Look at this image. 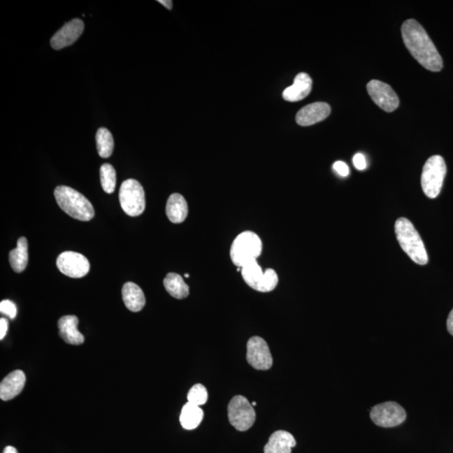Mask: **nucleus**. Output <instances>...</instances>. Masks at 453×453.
Here are the masks:
<instances>
[{"instance_id": "cd10ccee", "label": "nucleus", "mask_w": 453, "mask_h": 453, "mask_svg": "<svg viewBox=\"0 0 453 453\" xmlns=\"http://www.w3.org/2000/svg\"><path fill=\"white\" fill-rule=\"evenodd\" d=\"M333 169L337 173L343 178L350 175V167L343 161H336L333 164Z\"/></svg>"}, {"instance_id": "aec40b11", "label": "nucleus", "mask_w": 453, "mask_h": 453, "mask_svg": "<svg viewBox=\"0 0 453 453\" xmlns=\"http://www.w3.org/2000/svg\"><path fill=\"white\" fill-rule=\"evenodd\" d=\"M166 212L168 218L173 224H180L184 222L188 214L186 199L179 193L171 195L167 201Z\"/></svg>"}, {"instance_id": "5701e85b", "label": "nucleus", "mask_w": 453, "mask_h": 453, "mask_svg": "<svg viewBox=\"0 0 453 453\" xmlns=\"http://www.w3.org/2000/svg\"><path fill=\"white\" fill-rule=\"evenodd\" d=\"M164 287L171 296L182 300L189 295V287L182 276L175 273H169L164 279Z\"/></svg>"}, {"instance_id": "7c9ffc66", "label": "nucleus", "mask_w": 453, "mask_h": 453, "mask_svg": "<svg viewBox=\"0 0 453 453\" xmlns=\"http://www.w3.org/2000/svg\"><path fill=\"white\" fill-rule=\"evenodd\" d=\"M447 326L449 333L453 336V309L452 310L450 314H449L447 322Z\"/></svg>"}, {"instance_id": "f3484780", "label": "nucleus", "mask_w": 453, "mask_h": 453, "mask_svg": "<svg viewBox=\"0 0 453 453\" xmlns=\"http://www.w3.org/2000/svg\"><path fill=\"white\" fill-rule=\"evenodd\" d=\"M78 318L73 315L64 316L58 322L59 334L66 343L80 345L84 343V336L78 329Z\"/></svg>"}, {"instance_id": "393cba45", "label": "nucleus", "mask_w": 453, "mask_h": 453, "mask_svg": "<svg viewBox=\"0 0 453 453\" xmlns=\"http://www.w3.org/2000/svg\"><path fill=\"white\" fill-rule=\"evenodd\" d=\"M100 180L103 191L111 194L116 187V171L110 164H103L100 167Z\"/></svg>"}, {"instance_id": "ddd939ff", "label": "nucleus", "mask_w": 453, "mask_h": 453, "mask_svg": "<svg viewBox=\"0 0 453 453\" xmlns=\"http://www.w3.org/2000/svg\"><path fill=\"white\" fill-rule=\"evenodd\" d=\"M84 31V23L82 20L74 19L57 31L50 39V45L55 50L67 48L79 39Z\"/></svg>"}, {"instance_id": "1a4fd4ad", "label": "nucleus", "mask_w": 453, "mask_h": 453, "mask_svg": "<svg viewBox=\"0 0 453 453\" xmlns=\"http://www.w3.org/2000/svg\"><path fill=\"white\" fill-rule=\"evenodd\" d=\"M404 408L396 402L388 401L373 406L371 418L376 426L384 428L396 427L405 421Z\"/></svg>"}, {"instance_id": "4be33fe9", "label": "nucleus", "mask_w": 453, "mask_h": 453, "mask_svg": "<svg viewBox=\"0 0 453 453\" xmlns=\"http://www.w3.org/2000/svg\"><path fill=\"white\" fill-rule=\"evenodd\" d=\"M203 417V410L200 408V406L188 402L183 406L182 412H180V425L182 426L184 429L194 430L200 425Z\"/></svg>"}, {"instance_id": "f03ea898", "label": "nucleus", "mask_w": 453, "mask_h": 453, "mask_svg": "<svg viewBox=\"0 0 453 453\" xmlns=\"http://www.w3.org/2000/svg\"><path fill=\"white\" fill-rule=\"evenodd\" d=\"M54 195L59 207L70 217L84 222L94 218L95 211L90 201L73 188L59 186L55 189Z\"/></svg>"}, {"instance_id": "c756f323", "label": "nucleus", "mask_w": 453, "mask_h": 453, "mask_svg": "<svg viewBox=\"0 0 453 453\" xmlns=\"http://www.w3.org/2000/svg\"><path fill=\"white\" fill-rule=\"evenodd\" d=\"M8 327V322L6 318L0 319V339L6 337Z\"/></svg>"}, {"instance_id": "2eb2a0df", "label": "nucleus", "mask_w": 453, "mask_h": 453, "mask_svg": "<svg viewBox=\"0 0 453 453\" xmlns=\"http://www.w3.org/2000/svg\"><path fill=\"white\" fill-rule=\"evenodd\" d=\"M312 88V80L308 74L301 73L296 76L292 86L285 88L283 99L288 102H298L310 94Z\"/></svg>"}, {"instance_id": "a211bd4d", "label": "nucleus", "mask_w": 453, "mask_h": 453, "mask_svg": "<svg viewBox=\"0 0 453 453\" xmlns=\"http://www.w3.org/2000/svg\"><path fill=\"white\" fill-rule=\"evenodd\" d=\"M296 445V440L289 432L277 431L268 439L264 453H291Z\"/></svg>"}, {"instance_id": "7ed1b4c3", "label": "nucleus", "mask_w": 453, "mask_h": 453, "mask_svg": "<svg viewBox=\"0 0 453 453\" xmlns=\"http://www.w3.org/2000/svg\"><path fill=\"white\" fill-rule=\"evenodd\" d=\"M394 229L401 249L415 263L425 266L428 262L427 252L421 236L411 222L405 217L398 218Z\"/></svg>"}, {"instance_id": "72a5a7b5", "label": "nucleus", "mask_w": 453, "mask_h": 453, "mask_svg": "<svg viewBox=\"0 0 453 453\" xmlns=\"http://www.w3.org/2000/svg\"><path fill=\"white\" fill-rule=\"evenodd\" d=\"M256 405V402H254L253 404H252V406H255Z\"/></svg>"}, {"instance_id": "f704fd0d", "label": "nucleus", "mask_w": 453, "mask_h": 453, "mask_svg": "<svg viewBox=\"0 0 453 453\" xmlns=\"http://www.w3.org/2000/svg\"><path fill=\"white\" fill-rule=\"evenodd\" d=\"M185 277H187V278H188L189 275H188V274H186V275H185Z\"/></svg>"}, {"instance_id": "9b49d317", "label": "nucleus", "mask_w": 453, "mask_h": 453, "mask_svg": "<svg viewBox=\"0 0 453 453\" xmlns=\"http://www.w3.org/2000/svg\"><path fill=\"white\" fill-rule=\"evenodd\" d=\"M367 90L373 102L385 112L391 113L398 107L400 100L393 88L383 82L372 80Z\"/></svg>"}, {"instance_id": "6e6552de", "label": "nucleus", "mask_w": 453, "mask_h": 453, "mask_svg": "<svg viewBox=\"0 0 453 453\" xmlns=\"http://www.w3.org/2000/svg\"><path fill=\"white\" fill-rule=\"evenodd\" d=\"M231 425L239 431H245L253 426L256 414L254 407L245 396H234L228 406Z\"/></svg>"}, {"instance_id": "dca6fc26", "label": "nucleus", "mask_w": 453, "mask_h": 453, "mask_svg": "<svg viewBox=\"0 0 453 453\" xmlns=\"http://www.w3.org/2000/svg\"><path fill=\"white\" fill-rule=\"evenodd\" d=\"M25 375L23 371H15L4 378L0 384V398L3 401H10L22 391L25 384Z\"/></svg>"}, {"instance_id": "4468645a", "label": "nucleus", "mask_w": 453, "mask_h": 453, "mask_svg": "<svg viewBox=\"0 0 453 453\" xmlns=\"http://www.w3.org/2000/svg\"><path fill=\"white\" fill-rule=\"evenodd\" d=\"M331 108L326 103H314L306 105L297 113L296 123L301 126H310L323 121L330 115Z\"/></svg>"}, {"instance_id": "0eeeda50", "label": "nucleus", "mask_w": 453, "mask_h": 453, "mask_svg": "<svg viewBox=\"0 0 453 453\" xmlns=\"http://www.w3.org/2000/svg\"><path fill=\"white\" fill-rule=\"evenodd\" d=\"M243 280L252 289L259 292H270L275 289L278 284V275L273 268H268L263 272L257 260L245 264L241 268Z\"/></svg>"}, {"instance_id": "6ab92c4d", "label": "nucleus", "mask_w": 453, "mask_h": 453, "mask_svg": "<svg viewBox=\"0 0 453 453\" xmlns=\"http://www.w3.org/2000/svg\"><path fill=\"white\" fill-rule=\"evenodd\" d=\"M124 303L133 312H140L145 305V296L142 289L133 282H127L122 289Z\"/></svg>"}, {"instance_id": "412c9836", "label": "nucleus", "mask_w": 453, "mask_h": 453, "mask_svg": "<svg viewBox=\"0 0 453 453\" xmlns=\"http://www.w3.org/2000/svg\"><path fill=\"white\" fill-rule=\"evenodd\" d=\"M29 261L28 242L27 238L21 237L17 242V247L10 252V266L16 273L25 270Z\"/></svg>"}, {"instance_id": "b1692460", "label": "nucleus", "mask_w": 453, "mask_h": 453, "mask_svg": "<svg viewBox=\"0 0 453 453\" xmlns=\"http://www.w3.org/2000/svg\"><path fill=\"white\" fill-rule=\"evenodd\" d=\"M96 150L102 158L110 157L115 142L112 134L106 128H100L96 134Z\"/></svg>"}, {"instance_id": "20e7f679", "label": "nucleus", "mask_w": 453, "mask_h": 453, "mask_svg": "<svg viewBox=\"0 0 453 453\" xmlns=\"http://www.w3.org/2000/svg\"><path fill=\"white\" fill-rule=\"evenodd\" d=\"M262 252V242L257 234L246 231L237 236L231 246L230 256L235 266L242 268L257 258Z\"/></svg>"}, {"instance_id": "473e14b6", "label": "nucleus", "mask_w": 453, "mask_h": 453, "mask_svg": "<svg viewBox=\"0 0 453 453\" xmlns=\"http://www.w3.org/2000/svg\"><path fill=\"white\" fill-rule=\"evenodd\" d=\"M3 453H18V451L14 447L8 446L4 448Z\"/></svg>"}, {"instance_id": "f257e3e1", "label": "nucleus", "mask_w": 453, "mask_h": 453, "mask_svg": "<svg viewBox=\"0 0 453 453\" xmlns=\"http://www.w3.org/2000/svg\"><path fill=\"white\" fill-rule=\"evenodd\" d=\"M401 34L406 48L419 64L431 71L443 69V58L421 24L413 19L406 20Z\"/></svg>"}, {"instance_id": "a878e982", "label": "nucleus", "mask_w": 453, "mask_h": 453, "mask_svg": "<svg viewBox=\"0 0 453 453\" xmlns=\"http://www.w3.org/2000/svg\"><path fill=\"white\" fill-rule=\"evenodd\" d=\"M208 390L205 386L201 384H196L192 386L190 391L187 394L188 402L197 406L203 405L208 401Z\"/></svg>"}, {"instance_id": "2f4dec72", "label": "nucleus", "mask_w": 453, "mask_h": 453, "mask_svg": "<svg viewBox=\"0 0 453 453\" xmlns=\"http://www.w3.org/2000/svg\"><path fill=\"white\" fill-rule=\"evenodd\" d=\"M159 3H161L163 6H165L168 10H171L173 7V3L171 0H159L158 1Z\"/></svg>"}, {"instance_id": "c85d7f7f", "label": "nucleus", "mask_w": 453, "mask_h": 453, "mask_svg": "<svg viewBox=\"0 0 453 453\" xmlns=\"http://www.w3.org/2000/svg\"><path fill=\"white\" fill-rule=\"evenodd\" d=\"M354 165L359 171H364L367 167L366 159L364 155L361 153L356 154L354 157Z\"/></svg>"}, {"instance_id": "39448f33", "label": "nucleus", "mask_w": 453, "mask_h": 453, "mask_svg": "<svg viewBox=\"0 0 453 453\" xmlns=\"http://www.w3.org/2000/svg\"><path fill=\"white\" fill-rule=\"evenodd\" d=\"M446 173V163L442 157L433 155L427 159L422 174V187L427 197L433 199L439 195Z\"/></svg>"}, {"instance_id": "f8f14e48", "label": "nucleus", "mask_w": 453, "mask_h": 453, "mask_svg": "<svg viewBox=\"0 0 453 453\" xmlns=\"http://www.w3.org/2000/svg\"><path fill=\"white\" fill-rule=\"evenodd\" d=\"M247 360L258 371H268L272 367L273 358L268 344L262 338L253 337L247 343Z\"/></svg>"}, {"instance_id": "9d476101", "label": "nucleus", "mask_w": 453, "mask_h": 453, "mask_svg": "<svg viewBox=\"0 0 453 453\" xmlns=\"http://www.w3.org/2000/svg\"><path fill=\"white\" fill-rule=\"evenodd\" d=\"M58 270L71 278H82L90 271V263L85 256L73 251L63 252L57 259Z\"/></svg>"}, {"instance_id": "423d86ee", "label": "nucleus", "mask_w": 453, "mask_h": 453, "mask_svg": "<svg viewBox=\"0 0 453 453\" xmlns=\"http://www.w3.org/2000/svg\"><path fill=\"white\" fill-rule=\"evenodd\" d=\"M120 203L122 209L129 216L137 217L145 209L144 188L138 180L128 179L122 183L120 189Z\"/></svg>"}, {"instance_id": "bb28decb", "label": "nucleus", "mask_w": 453, "mask_h": 453, "mask_svg": "<svg viewBox=\"0 0 453 453\" xmlns=\"http://www.w3.org/2000/svg\"><path fill=\"white\" fill-rule=\"evenodd\" d=\"M0 312L11 320H14L17 316L16 305L10 300H3L0 302Z\"/></svg>"}]
</instances>
